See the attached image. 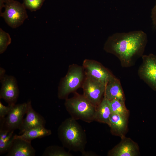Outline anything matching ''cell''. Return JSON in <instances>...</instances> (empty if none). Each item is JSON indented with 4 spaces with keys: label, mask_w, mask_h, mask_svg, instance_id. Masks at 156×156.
Returning <instances> with one entry per match:
<instances>
[{
    "label": "cell",
    "mask_w": 156,
    "mask_h": 156,
    "mask_svg": "<svg viewBox=\"0 0 156 156\" xmlns=\"http://www.w3.org/2000/svg\"><path fill=\"white\" fill-rule=\"evenodd\" d=\"M147 42V35L141 30L116 33L108 38L104 49L116 56L122 67L127 68L143 55Z\"/></svg>",
    "instance_id": "obj_1"
},
{
    "label": "cell",
    "mask_w": 156,
    "mask_h": 156,
    "mask_svg": "<svg viewBox=\"0 0 156 156\" xmlns=\"http://www.w3.org/2000/svg\"><path fill=\"white\" fill-rule=\"evenodd\" d=\"M58 135L63 146L69 151L84 153L87 142L85 131L76 120L70 117L59 126Z\"/></svg>",
    "instance_id": "obj_2"
},
{
    "label": "cell",
    "mask_w": 156,
    "mask_h": 156,
    "mask_svg": "<svg viewBox=\"0 0 156 156\" xmlns=\"http://www.w3.org/2000/svg\"><path fill=\"white\" fill-rule=\"evenodd\" d=\"M64 106L71 117L87 123L94 121L96 107L83 94L75 92L72 97L65 99Z\"/></svg>",
    "instance_id": "obj_3"
},
{
    "label": "cell",
    "mask_w": 156,
    "mask_h": 156,
    "mask_svg": "<svg viewBox=\"0 0 156 156\" xmlns=\"http://www.w3.org/2000/svg\"><path fill=\"white\" fill-rule=\"evenodd\" d=\"M85 77L82 66L76 64L70 65L66 75L60 82L57 96L60 99H66L71 93L81 87Z\"/></svg>",
    "instance_id": "obj_4"
},
{
    "label": "cell",
    "mask_w": 156,
    "mask_h": 156,
    "mask_svg": "<svg viewBox=\"0 0 156 156\" xmlns=\"http://www.w3.org/2000/svg\"><path fill=\"white\" fill-rule=\"evenodd\" d=\"M4 8L5 11L0 13V16L13 28L20 26L28 18L26 8L18 1L14 0L6 3Z\"/></svg>",
    "instance_id": "obj_5"
},
{
    "label": "cell",
    "mask_w": 156,
    "mask_h": 156,
    "mask_svg": "<svg viewBox=\"0 0 156 156\" xmlns=\"http://www.w3.org/2000/svg\"><path fill=\"white\" fill-rule=\"evenodd\" d=\"M142 62L138 70L140 78L156 91V55L151 53L142 56Z\"/></svg>",
    "instance_id": "obj_6"
},
{
    "label": "cell",
    "mask_w": 156,
    "mask_h": 156,
    "mask_svg": "<svg viewBox=\"0 0 156 156\" xmlns=\"http://www.w3.org/2000/svg\"><path fill=\"white\" fill-rule=\"evenodd\" d=\"M82 66L85 76L106 85L109 81L115 77L101 63L95 60L85 59L83 62Z\"/></svg>",
    "instance_id": "obj_7"
},
{
    "label": "cell",
    "mask_w": 156,
    "mask_h": 156,
    "mask_svg": "<svg viewBox=\"0 0 156 156\" xmlns=\"http://www.w3.org/2000/svg\"><path fill=\"white\" fill-rule=\"evenodd\" d=\"M106 85L85 76L81 87L84 96L95 107L104 96Z\"/></svg>",
    "instance_id": "obj_8"
},
{
    "label": "cell",
    "mask_w": 156,
    "mask_h": 156,
    "mask_svg": "<svg viewBox=\"0 0 156 156\" xmlns=\"http://www.w3.org/2000/svg\"><path fill=\"white\" fill-rule=\"evenodd\" d=\"M27 103L15 104L5 119H0V127L10 131L18 129L26 114Z\"/></svg>",
    "instance_id": "obj_9"
},
{
    "label": "cell",
    "mask_w": 156,
    "mask_h": 156,
    "mask_svg": "<svg viewBox=\"0 0 156 156\" xmlns=\"http://www.w3.org/2000/svg\"><path fill=\"white\" fill-rule=\"evenodd\" d=\"M0 80L1 84L0 99H3L8 105L15 104L19 93L16 78L13 76L5 74L0 78Z\"/></svg>",
    "instance_id": "obj_10"
},
{
    "label": "cell",
    "mask_w": 156,
    "mask_h": 156,
    "mask_svg": "<svg viewBox=\"0 0 156 156\" xmlns=\"http://www.w3.org/2000/svg\"><path fill=\"white\" fill-rule=\"evenodd\" d=\"M140 155L138 144L125 136L120 142L108 152V156H138Z\"/></svg>",
    "instance_id": "obj_11"
},
{
    "label": "cell",
    "mask_w": 156,
    "mask_h": 156,
    "mask_svg": "<svg viewBox=\"0 0 156 156\" xmlns=\"http://www.w3.org/2000/svg\"><path fill=\"white\" fill-rule=\"evenodd\" d=\"M27 103L26 116L18 129L20 135L29 129L39 126L44 127L45 124L44 118L33 109L31 101H29Z\"/></svg>",
    "instance_id": "obj_12"
},
{
    "label": "cell",
    "mask_w": 156,
    "mask_h": 156,
    "mask_svg": "<svg viewBox=\"0 0 156 156\" xmlns=\"http://www.w3.org/2000/svg\"><path fill=\"white\" fill-rule=\"evenodd\" d=\"M16 135L15 139L6 156H35L36 151L32 146L31 141L16 137Z\"/></svg>",
    "instance_id": "obj_13"
},
{
    "label": "cell",
    "mask_w": 156,
    "mask_h": 156,
    "mask_svg": "<svg viewBox=\"0 0 156 156\" xmlns=\"http://www.w3.org/2000/svg\"><path fill=\"white\" fill-rule=\"evenodd\" d=\"M128 118L112 113L108 125L111 133L121 138L125 136L128 129Z\"/></svg>",
    "instance_id": "obj_14"
},
{
    "label": "cell",
    "mask_w": 156,
    "mask_h": 156,
    "mask_svg": "<svg viewBox=\"0 0 156 156\" xmlns=\"http://www.w3.org/2000/svg\"><path fill=\"white\" fill-rule=\"evenodd\" d=\"M104 96L109 101L117 99L125 101V97L120 80L115 77L105 86Z\"/></svg>",
    "instance_id": "obj_15"
},
{
    "label": "cell",
    "mask_w": 156,
    "mask_h": 156,
    "mask_svg": "<svg viewBox=\"0 0 156 156\" xmlns=\"http://www.w3.org/2000/svg\"><path fill=\"white\" fill-rule=\"evenodd\" d=\"M112 114L109 101L104 96L96 107L94 121L108 125Z\"/></svg>",
    "instance_id": "obj_16"
},
{
    "label": "cell",
    "mask_w": 156,
    "mask_h": 156,
    "mask_svg": "<svg viewBox=\"0 0 156 156\" xmlns=\"http://www.w3.org/2000/svg\"><path fill=\"white\" fill-rule=\"evenodd\" d=\"M51 134L50 130L45 128L44 127L39 126L29 129L20 135L16 134V137L31 141L33 140L48 136Z\"/></svg>",
    "instance_id": "obj_17"
},
{
    "label": "cell",
    "mask_w": 156,
    "mask_h": 156,
    "mask_svg": "<svg viewBox=\"0 0 156 156\" xmlns=\"http://www.w3.org/2000/svg\"><path fill=\"white\" fill-rule=\"evenodd\" d=\"M13 131H10L0 127V153L7 152L11 146L16 134Z\"/></svg>",
    "instance_id": "obj_18"
},
{
    "label": "cell",
    "mask_w": 156,
    "mask_h": 156,
    "mask_svg": "<svg viewBox=\"0 0 156 156\" xmlns=\"http://www.w3.org/2000/svg\"><path fill=\"white\" fill-rule=\"evenodd\" d=\"M109 102L112 113L129 118V112L126 107L125 101L115 99L109 101Z\"/></svg>",
    "instance_id": "obj_19"
},
{
    "label": "cell",
    "mask_w": 156,
    "mask_h": 156,
    "mask_svg": "<svg viewBox=\"0 0 156 156\" xmlns=\"http://www.w3.org/2000/svg\"><path fill=\"white\" fill-rule=\"evenodd\" d=\"M44 156H73L72 154L66 151L63 147L51 145L47 147L42 155Z\"/></svg>",
    "instance_id": "obj_20"
},
{
    "label": "cell",
    "mask_w": 156,
    "mask_h": 156,
    "mask_svg": "<svg viewBox=\"0 0 156 156\" xmlns=\"http://www.w3.org/2000/svg\"><path fill=\"white\" fill-rule=\"evenodd\" d=\"M11 42V39L9 34L0 29V53H3L8 46Z\"/></svg>",
    "instance_id": "obj_21"
},
{
    "label": "cell",
    "mask_w": 156,
    "mask_h": 156,
    "mask_svg": "<svg viewBox=\"0 0 156 156\" xmlns=\"http://www.w3.org/2000/svg\"><path fill=\"white\" fill-rule=\"evenodd\" d=\"M23 4L26 9L31 12L40 9L45 0H23Z\"/></svg>",
    "instance_id": "obj_22"
},
{
    "label": "cell",
    "mask_w": 156,
    "mask_h": 156,
    "mask_svg": "<svg viewBox=\"0 0 156 156\" xmlns=\"http://www.w3.org/2000/svg\"><path fill=\"white\" fill-rule=\"evenodd\" d=\"M14 105L5 106L0 101V118H4L11 110Z\"/></svg>",
    "instance_id": "obj_23"
},
{
    "label": "cell",
    "mask_w": 156,
    "mask_h": 156,
    "mask_svg": "<svg viewBox=\"0 0 156 156\" xmlns=\"http://www.w3.org/2000/svg\"><path fill=\"white\" fill-rule=\"evenodd\" d=\"M151 17L153 26L156 29V2L155 6L152 10Z\"/></svg>",
    "instance_id": "obj_24"
},
{
    "label": "cell",
    "mask_w": 156,
    "mask_h": 156,
    "mask_svg": "<svg viewBox=\"0 0 156 156\" xmlns=\"http://www.w3.org/2000/svg\"><path fill=\"white\" fill-rule=\"evenodd\" d=\"M15 0H0V10L1 13V10L3 7H4L5 4Z\"/></svg>",
    "instance_id": "obj_25"
},
{
    "label": "cell",
    "mask_w": 156,
    "mask_h": 156,
    "mask_svg": "<svg viewBox=\"0 0 156 156\" xmlns=\"http://www.w3.org/2000/svg\"><path fill=\"white\" fill-rule=\"evenodd\" d=\"M82 155L84 156H95L94 155H96V154L93 153L87 152L86 151L83 154H82Z\"/></svg>",
    "instance_id": "obj_26"
},
{
    "label": "cell",
    "mask_w": 156,
    "mask_h": 156,
    "mask_svg": "<svg viewBox=\"0 0 156 156\" xmlns=\"http://www.w3.org/2000/svg\"><path fill=\"white\" fill-rule=\"evenodd\" d=\"M5 70L2 68H0V78L3 77L5 74Z\"/></svg>",
    "instance_id": "obj_27"
}]
</instances>
